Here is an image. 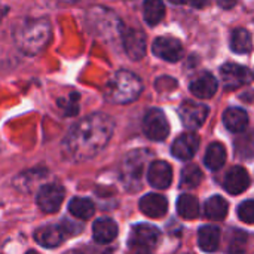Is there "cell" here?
<instances>
[{
  "instance_id": "obj_1",
  "label": "cell",
  "mask_w": 254,
  "mask_h": 254,
  "mask_svg": "<svg viewBox=\"0 0 254 254\" xmlns=\"http://www.w3.org/2000/svg\"><path fill=\"white\" fill-rule=\"evenodd\" d=\"M115 122L104 113H94L76 124L63 143L64 155L73 161L97 156L110 141Z\"/></svg>"
},
{
  "instance_id": "obj_2",
  "label": "cell",
  "mask_w": 254,
  "mask_h": 254,
  "mask_svg": "<svg viewBox=\"0 0 254 254\" xmlns=\"http://www.w3.org/2000/svg\"><path fill=\"white\" fill-rule=\"evenodd\" d=\"M16 46L27 55L40 54L49 43L51 24L46 18L24 19L13 31Z\"/></svg>"
},
{
  "instance_id": "obj_3",
  "label": "cell",
  "mask_w": 254,
  "mask_h": 254,
  "mask_svg": "<svg viewBox=\"0 0 254 254\" xmlns=\"http://www.w3.org/2000/svg\"><path fill=\"white\" fill-rule=\"evenodd\" d=\"M143 83L140 77L131 71L121 70L115 73L106 85V97L110 103L127 104L138 98Z\"/></svg>"
},
{
  "instance_id": "obj_4",
  "label": "cell",
  "mask_w": 254,
  "mask_h": 254,
  "mask_svg": "<svg viewBox=\"0 0 254 254\" xmlns=\"http://www.w3.org/2000/svg\"><path fill=\"white\" fill-rule=\"evenodd\" d=\"M150 156L152 153L149 150L137 149L124 158L121 164V180L128 190L135 192L141 188V179Z\"/></svg>"
},
{
  "instance_id": "obj_5",
  "label": "cell",
  "mask_w": 254,
  "mask_h": 254,
  "mask_svg": "<svg viewBox=\"0 0 254 254\" xmlns=\"http://www.w3.org/2000/svg\"><path fill=\"white\" fill-rule=\"evenodd\" d=\"M79 231H80V226L68 223V222H63L61 225H48V226L39 228L34 232V240L42 247L55 249L60 244H63L70 235L79 234Z\"/></svg>"
},
{
  "instance_id": "obj_6",
  "label": "cell",
  "mask_w": 254,
  "mask_h": 254,
  "mask_svg": "<svg viewBox=\"0 0 254 254\" xmlns=\"http://www.w3.org/2000/svg\"><path fill=\"white\" fill-rule=\"evenodd\" d=\"M88 19L91 21V27L94 28V31L98 36H103L106 39L122 36V33H124L121 19L110 10H106L101 7H94L88 13Z\"/></svg>"
},
{
  "instance_id": "obj_7",
  "label": "cell",
  "mask_w": 254,
  "mask_h": 254,
  "mask_svg": "<svg viewBox=\"0 0 254 254\" xmlns=\"http://www.w3.org/2000/svg\"><path fill=\"white\" fill-rule=\"evenodd\" d=\"M161 243V232L158 228L141 223L131 229L129 235V249L137 253H149L153 252Z\"/></svg>"
},
{
  "instance_id": "obj_8",
  "label": "cell",
  "mask_w": 254,
  "mask_h": 254,
  "mask_svg": "<svg viewBox=\"0 0 254 254\" xmlns=\"http://www.w3.org/2000/svg\"><path fill=\"white\" fill-rule=\"evenodd\" d=\"M143 131L147 138L153 141H162L170 134V124L165 113L161 109L147 110L143 121Z\"/></svg>"
},
{
  "instance_id": "obj_9",
  "label": "cell",
  "mask_w": 254,
  "mask_h": 254,
  "mask_svg": "<svg viewBox=\"0 0 254 254\" xmlns=\"http://www.w3.org/2000/svg\"><path fill=\"white\" fill-rule=\"evenodd\" d=\"M220 77H222V83H223L225 89H228V91L240 89L253 80V76L249 71V68H246L240 64H235V63H228V64L222 65Z\"/></svg>"
},
{
  "instance_id": "obj_10",
  "label": "cell",
  "mask_w": 254,
  "mask_h": 254,
  "mask_svg": "<svg viewBox=\"0 0 254 254\" xmlns=\"http://www.w3.org/2000/svg\"><path fill=\"white\" fill-rule=\"evenodd\" d=\"M65 190L58 183H49L40 188L37 192L36 201L42 211L45 213H57L64 201Z\"/></svg>"
},
{
  "instance_id": "obj_11",
  "label": "cell",
  "mask_w": 254,
  "mask_h": 254,
  "mask_svg": "<svg viewBox=\"0 0 254 254\" xmlns=\"http://www.w3.org/2000/svg\"><path fill=\"white\" fill-rule=\"evenodd\" d=\"M208 107L202 103H196L192 100L185 101L179 109V116L183 122V125L189 129H196L202 127L208 116Z\"/></svg>"
},
{
  "instance_id": "obj_12",
  "label": "cell",
  "mask_w": 254,
  "mask_h": 254,
  "mask_svg": "<svg viewBox=\"0 0 254 254\" xmlns=\"http://www.w3.org/2000/svg\"><path fill=\"white\" fill-rule=\"evenodd\" d=\"M152 49H153V54L156 57H159L165 61H170V63L179 61L185 54V49H183V45L180 43V40L170 37V36L158 37L153 42Z\"/></svg>"
},
{
  "instance_id": "obj_13",
  "label": "cell",
  "mask_w": 254,
  "mask_h": 254,
  "mask_svg": "<svg viewBox=\"0 0 254 254\" xmlns=\"http://www.w3.org/2000/svg\"><path fill=\"white\" fill-rule=\"evenodd\" d=\"M122 42L127 55L138 61L146 55V34L138 28H128L122 33Z\"/></svg>"
},
{
  "instance_id": "obj_14",
  "label": "cell",
  "mask_w": 254,
  "mask_h": 254,
  "mask_svg": "<svg viewBox=\"0 0 254 254\" xmlns=\"http://www.w3.org/2000/svg\"><path fill=\"white\" fill-rule=\"evenodd\" d=\"M198 147H199V137L193 132H185L173 143L171 152L177 159L189 161L195 156Z\"/></svg>"
},
{
  "instance_id": "obj_15",
  "label": "cell",
  "mask_w": 254,
  "mask_h": 254,
  "mask_svg": "<svg viewBox=\"0 0 254 254\" xmlns=\"http://www.w3.org/2000/svg\"><path fill=\"white\" fill-rule=\"evenodd\" d=\"M147 180L156 189H167L173 183V168L165 161H155L147 170Z\"/></svg>"
},
{
  "instance_id": "obj_16",
  "label": "cell",
  "mask_w": 254,
  "mask_h": 254,
  "mask_svg": "<svg viewBox=\"0 0 254 254\" xmlns=\"http://www.w3.org/2000/svg\"><path fill=\"white\" fill-rule=\"evenodd\" d=\"M140 210L150 219H161L168 211V201L164 195L149 193L140 199Z\"/></svg>"
},
{
  "instance_id": "obj_17",
  "label": "cell",
  "mask_w": 254,
  "mask_h": 254,
  "mask_svg": "<svg viewBox=\"0 0 254 254\" xmlns=\"http://www.w3.org/2000/svg\"><path fill=\"white\" fill-rule=\"evenodd\" d=\"M223 186L226 192L231 195H240L250 186V176L246 168L243 167H234L229 170V173L225 177Z\"/></svg>"
},
{
  "instance_id": "obj_18",
  "label": "cell",
  "mask_w": 254,
  "mask_h": 254,
  "mask_svg": "<svg viewBox=\"0 0 254 254\" xmlns=\"http://www.w3.org/2000/svg\"><path fill=\"white\" fill-rule=\"evenodd\" d=\"M217 80L211 73H201L190 82V92L201 100L211 98L217 92Z\"/></svg>"
},
{
  "instance_id": "obj_19",
  "label": "cell",
  "mask_w": 254,
  "mask_h": 254,
  "mask_svg": "<svg viewBox=\"0 0 254 254\" xmlns=\"http://www.w3.org/2000/svg\"><path fill=\"white\" fill-rule=\"evenodd\" d=\"M92 237L98 244H109L118 237V225L107 217L98 219L92 226Z\"/></svg>"
},
{
  "instance_id": "obj_20",
  "label": "cell",
  "mask_w": 254,
  "mask_h": 254,
  "mask_svg": "<svg viewBox=\"0 0 254 254\" xmlns=\"http://www.w3.org/2000/svg\"><path fill=\"white\" fill-rule=\"evenodd\" d=\"M223 124L232 132H243L247 128V124H249L247 112L240 109V107L228 109L223 113Z\"/></svg>"
},
{
  "instance_id": "obj_21",
  "label": "cell",
  "mask_w": 254,
  "mask_h": 254,
  "mask_svg": "<svg viewBox=\"0 0 254 254\" xmlns=\"http://www.w3.org/2000/svg\"><path fill=\"white\" fill-rule=\"evenodd\" d=\"M198 244L204 252H216L220 244V231L214 226H202L198 232Z\"/></svg>"
},
{
  "instance_id": "obj_22",
  "label": "cell",
  "mask_w": 254,
  "mask_h": 254,
  "mask_svg": "<svg viewBox=\"0 0 254 254\" xmlns=\"http://www.w3.org/2000/svg\"><path fill=\"white\" fill-rule=\"evenodd\" d=\"M231 49L237 54H249L253 49V37L246 28H235L231 36Z\"/></svg>"
},
{
  "instance_id": "obj_23",
  "label": "cell",
  "mask_w": 254,
  "mask_h": 254,
  "mask_svg": "<svg viewBox=\"0 0 254 254\" xmlns=\"http://www.w3.org/2000/svg\"><path fill=\"white\" fill-rule=\"evenodd\" d=\"M205 165L208 167V170L211 171H217L219 168L223 167L225 161H226V149L222 143H211L205 152Z\"/></svg>"
},
{
  "instance_id": "obj_24",
  "label": "cell",
  "mask_w": 254,
  "mask_h": 254,
  "mask_svg": "<svg viewBox=\"0 0 254 254\" xmlns=\"http://www.w3.org/2000/svg\"><path fill=\"white\" fill-rule=\"evenodd\" d=\"M177 213L185 220H193L199 214V202L193 195H182L177 201Z\"/></svg>"
},
{
  "instance_id": "obj_25",
  "label": "cell",
  "mask_w": 254,
  "mask_h": 254,
  "mask_svg": "<svg viewBox=\"0 0 254 254\" xmlns=\"http://www.w3.org/2000/svg\"><path fill=\"white\" fill-rule=\"evenodd\" d=\"M143 12H144L146 22L149 25H156L164 19L165 4L162 0H144Z\"/></svg>"
},
{
  "instance_id": "obj_26",
  "label": "cell",
  "mask_w": 254,
  "mask_h": 254,
  "mask_svg": "<svg viewBox=\"0 0 254 254\" xmlns=\"http://www.w3.org/2000/svg\"><path fill=\"white\" fill-rule=\"evenodd\" d=\"M68 211L71 213V216H74L77 219L88 220L94 216L95 205L88 198H74V199H71V202L68 205Z\"/></svg>"
},
{
  "instance_id": "obj_27",
  "label": "cell",
  "mask_w": 254,
  "mask_h": 254,
  "mask_svg": "<svg viewBox=\"0 0 254 254\" xmlns=\"http://www.w3.org/2000/svg\"><path fill=\"white\" fill-rule=\"evenodd\" d=\"M229 205L222 196H211L205 202V216L210 220H223L228 216Z\"/></svg>"
},
{
  "instance_id": "obj_28",
  "label": "cell",
  "mask_w": 254,
  "mask_h": 254,
  "mask_svg": "<svg viewBox=\"0 0 254 254\" xmlns=\"http://www.w3.org/2000/svg\"><path fill=\"white\" fill-rule=\"evenodd\" d=\"M235 152L240 158L252 159L254 158V131L244 132L235 141Z\"/></svg>"
},
{
  "instance_id": "obj_29",
  "label": "cell",
  "mask_w": 254,
  "mask_h": 254,
  "mask_svg": "<svg viewBox=\"0 0 254 254\" xmlns=\"http://www.w3.org/2000/svg\"><path fill=\"white\" fill-rule=\"evenodd\" d=\"M202 179H204L202 171L199 170V167H196L193 164L185 167L182 171V186H185V188H189V189L196 188V186H199Z\"/></svg>"
},
{
  "instance_id": "obj_30",
  "label": "cell",
  "mask_w": 254,
  "mask_h": 254,
  "mask_svg": "<svg viewBox=\"0 0 254 254\" xmlns=\"http://www.w3.org/2000/svg\"><path fill=\"white\" fill-rule=\"evenodd\" d=\"M238 217H240V220H243L244 223L254 225V201L253 199L244 201V202L238 207Z\"/></svg>"
},
{
  "instance_id": "obj_31",
  "label": "cell",
  "mask_w": 254,
  "mask_h": 254,
  "mask_svg": "<svg viewBox=\"0 0 254 254\" xmlns=\"http://www.w3.org/2000/svg\"><path fill=\"white\" fill-rule=\"evenodd\" d=\"M246 240H247V237H246L243 232H240L238 229H235V232H234V237H232L231 250H232V252H235V249H237V244H238V252H241V250L244 249V246H246Z\"/></svg>"
},
{
  "instance_id": "obj_32",
  "label": "cell",
  "mask_w": 254,
  "mask_h": 254,
  "mask_svg": "<svg viewBox=\"0 0 254 254\" xmlns=\"http://www.w3.org/2000/svg\"><path fill=\"white\" fill-rule=\"evenodd\" d=\"M170 1L174 4H188L192 7H204L208 3V0H170Z\"/></svg>"
},
{
  "instance_id": "obj_33",
  "label": "cell",
  "mask_w": 254,
  "mask_h": 254,
  "mask_svg": "<svg viewBox=\"0 0 254 254\" xmlns=\"http://www.w3.org/2000/svg\"><path fill=\"white\" fill-rule=\"evenodd\" d=\"M235 3H237V0H219V4H220L222 7H226V9L235 6Z\"/></svg>"
},
{
  "instance_id": "obj_34",
  "label": "cell",
  "mask_w": 254,
  "mask_h": 254,
  "mask_svg": "<svg viewBox=\"0 0 254 254\" xmlns=\"http://www.w3.org/2000/svg\"><path fill=\"white\" fill-rule=\"evenodd\" d=\"M58 1H64V3H70V1H77V0H58Z\"/></svg>"
}]
</instances>
